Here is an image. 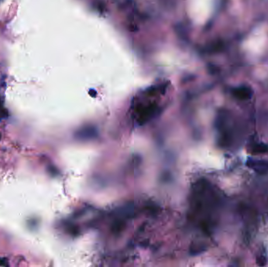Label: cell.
<instances>
[{"mask_svg":"<svg viewBox=\"0 0 268 267\" xmlns=\"http://www.w3.org/2000/svg\"><path fill=\"white\" fill-rule=\"evenodd\" d=\"M246 165L251 169L256 171L257 173H263L268 170V163L261 160L249 159L246 162Z\"/></svg>","mask_w":268,"mask_h":267,"instance_id":"cell-1","label":"cell"},{"mask_svg":"<svg viewBox=\"0 0 268 267\" xmlns=\"http://www.w3.org/2000/svg\"><path fill=\"white\" fill-rule=\"evenodd\" d=\"M233 95L238 100H248L252 97V91L248 87H238L233 90Z\"/></svg>","mask_w":268,"mask_h":267,"instance_id":"cell-2","label":"cell"},{"mask_svg":"<svg viewBox=\"0 0 268 267\" xmlns=\"http://www.w3.org/2000/svg\"><path fill=\"white\" fill-rule=\"evenodd\" d=\"M268 151V146L263 144V143H259V144L255 145L252 149V154H264Z\"/></svg>","mask_w":268,"mask_h":267,"instance_id":"cell-3","label":"cell"},{"mask_svg":"<svg viewBox=\"0 0 268 267\" xmlns=\"http://www.w3.org/2000/svg\"><path fill=\"white\" fill-rule=\"evenodd\" d=\"M9 262L6 258H0V266H9Z\"/></svg>","mask_w":268,"mask_h":267,"instance_id":"cell-4","label":"cell"},{"mask_svg":"<svg viewBox=\"0 0 268 267\" xmlns=\"http://www.w3.org/2000/svg\"><path fill=\"white\" fill-rule=\"evenodd\" d=\"M7 111H6V110H5V109H2V108H1V109H0V121H1V119L2 118H6V117H7Z\"/></svg>","mask_w":268,"mask_h":267,"instance_id":"cell-5","label":"cell"},{"mask_svg":"<svg viewBox=\"0 0 268 267\" xmlns=\"http://www.w3.org/2000/svg\"><path fill=\"white\" fill-rule=\"evenodd\" d=\"M0 138H1V135H0Z\"/></svg>","mask_w":268,"mask_h":267,"instance_id":"cell-6","label":"cell"}]
</instances>
